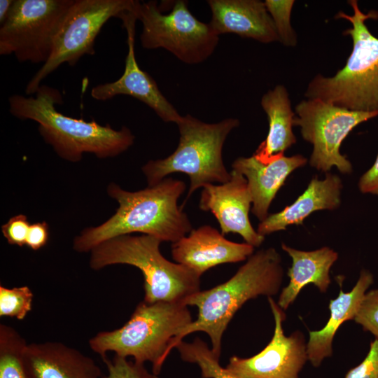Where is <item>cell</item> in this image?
<instances>
[{
  "mask_svg": "<svg viewBox=\"0 0 378 378\" xmlns=\"http://www.w3.org/2000/svg\"><path fill=\"white\" fill-rule=\"evenodd\" d=\"M27 344L15 328L0 324V378H32L25 360Z\"/></svg>",
  "mask_w": 378,
  "mask_h": 378,
  "instance_id": "603a6c76",
  "label": "cell"
},
{
  "mask_svg": "<svg viewBox=\"0 0 378 378\" xmlns=\"http://www.w3.org/2000/svg\"><path fill=\"white\" fill-rule=\"evenodd\" d=\"M25 360L32 378H102L96 362L59 342L28 344Z\"/></svg>",
  "mask_w": 378,
  "mask_h": 378,
  "instance_id": "e0dca14e",
  "label": "cell"
},
{
  "mask_svg": "<svg viewBox=\"0 0 378 378\" xmlns=\"http://www.w3.org/2000/svg\"><path fill=\"white\" fill-rule=\"evenodd\" d=\"M15 0L0 1V24H2L8 15Z\"/></svg>",
  "mask_w": 378,
  "mask_h": 378,
  "instance_id": "d6a6232c",
  "label": "cell"
},
{
  "mask_svg": "<svg viewBox=\"0 0 378 378\" xmlns=\"http://www.w3.org/2000/svg\"><path fill=\"white\" fill-rule=\"evenodd\" d=\"M139 1L74 0L56 33L51 55L27 83L25 94H35L42 80L63 63L75 65L81 57L94 54V41L111 18L135 11Z\"/></svg>",
  "mask_w": 378,
  "mask_h": 378,
  "instance_id": "ba28073f",
  "label": "cell"
},
{
  "mask_svg": "<svg viewBox=\"0 0 378 378\" xmlns=\"http://www.w3.org/2000/svg\"><path fill=\"white\" fill-rule=\"evenodd\" d=\"M176 348L183 360L199 366L202 378H238L220 366V357L214 354L207 344L199 337L190 343L182 341Z\"/></svg>",
  "mask_w": 378,
  "mask_h": 378,
  "instance_id": "cb8c5ba5",
  "label": "cell"
},
{
  "mask_svg": "<svg viewBox=\"0 0 378 378\" xmlns=\"http://www.w3.org/2000/svg\"><path fill=\"white\" fill-rule=\"evenodd\" d=\"M293 125L300 127L304 140L313 146L310 165L327 172L336 167L350 174L352 165L340 149L343 140L359 124L378 116V112L351 111L319 99H307L295 106Z\"/></svg>",
  "mask_w": 378,
  "mask_h": 378,
  "instance_id": "8fae6325",
  "label": "cell"
},
{
  "mask_svg": "<svg viewBox=\"0 0 378 378\" xmlns=\"http://www.w3.org/2000/svg\"><path fill=\"white\" fill-rule=\"evenodd\" d=\"M102 359L107 368V374L102 378H159L149 372L144 364L128 360L125 357L115 355L110 359L106 356Z\"/></svg>",
  "mask_w": 378,
  "mask_h": 378,
  "instance_id": "4316f807",
  "label": "cell"
},
{
  "mask_svg": "<svg viewBox=\"0 0 378 378\" xmlns=\"http://www.w3.org/2000/svg\"><path fill=\"white\" fill-rule=\"evenodd\" d=\"M372 283V274L362 270L351 291L344 293L341 286L337 297L330 300V317L324 327L318 330L309 331L307 353L312 366L319 367L326 358L332 356V342L337 330L345 321L354 319L361 301Z\"/></svg>",
  "mask_w": 378,
  "mask_h": 378,
  "instance_id": "ffe728a7",
  "label": "cell"
},
{
  "mask_svg": "<svg viewBox=\"0 0 378 378\" xmlns=\"http://www.w3.org/2000/svg\"><path fill=\"white\" fill-rule=\"evenodd\" d=\"M74 0H15L0 26V55L44 64L58 28Z\"/></svg>",
  "mask_w": 378,
  "mask_h": 378,
  "instance_id": "30bf717a",
  "label": "cell"
},
{
  "mask_svg": "<svg viewBox=\"0 0 378 378\" xmlns=\"http://www.w3.org/2000/svg\"><path fill=\"white\" fill-rule=\"evenodd\" d=\"M188 307L181 301L143 300L122 327L101 331L90 339V348L101 358L113 352L131 356L137 363L148 361L152 372L158 376L169 354L171 341L193 321Z\"/></svg>",
  "mask_w": 378,
  "mask_h": 378,
  "instance_id": "5b68a950",
  "label": "cell"
},
{
  "mask_svg": "<svg viewBox=\"0 0 378 378\" xmlns=\"http://www.w3.org/2000/svg\"><path fill=\"white\" fill-rule=\"evenodd\" d=\"M30 225L25 215L18 214L11 217L4 224L1 231L9 244L22 246L26 244Z\"/></svg>",
  "mask_w": 378,
  "mask_h": 378,
  "instance_id": "f1b7e54d",
  "label": "cell"
},
{
  "mask_svg": "<svg viewBox=\"0 0 378 378\" xmlns=\"http://www.w3.org/2000/svg\"><path fill=\"white\" fill-rule=\"evenodd\" d=\"M342 183L335 174L328 173L324 180L313 178L305 191L282 211L268 215L260 223L257 232L262 235L283 230L290 225H300L312 213L334 210L340 205Z\"/></svg>",
  "mask_w": 378,
  "mask_h": 378,
  "instance_id": "d6986e66",
  "label": "cell"
},
{
  "mask_svg": "<svg viewBox=\"0 0 378 378\" xmlns=\"http://www.w3.org/2000/svg\"><path fill=\"white\" fill-rule=\"evenodd\" d=\"M179 144L173 153L161 160H149L142 167L148 186H153L174 172L189 176L190 186L183 204L197 189L214 182L225 183L231 178L223 163L222 151L229 133L239 125L235 118L206 123L190 114L176 124Z\"/></svg>",
  "mask_w": 378,
  "mask_h": 378,
  "instance_id": "52a82bcc",
  "label": "cell"
},
{
  "mask_svg": "<svg viewBox=\"0 0 378 378\" xmlns=\"http://www.w3.org/2000/svg\"><path fill=\"white\" fill-rule=\"evenodd\" d=\"M62 103L60 92L46 85L39 87L34 97L13 94L8 98L10 113L20 120L36 122L44 141L63 160L76 162L84 153L99 158L115 157L133 144L134 136L127 127L115 130L110 125L67 116L55 108Z\"/></svg>",
  "mask_w": 378,
  "mask_h": 378,
  "instance_id": "3957f363",
  "label": "cell"
},
{
  "mask_svg": "<svg viewBox=\"0 0 378 378\" xmlns=\"http://www.w3.org/2000/svg\"><path fill=\"white\" fill-rule=\"evenodd\" d=\"M261 106L267 115L269 131L253 156L263 164H269L284 156V152L296 143L292 130L295 114L287 90L281 85L262 96Z\"/></svg>",
  "mask_w": 378,
  "mask_h": 378,
  "instance_id": "7402d4cb",
  "label": "cell"
},
{
  "mask_svg": "<svg viewBox=\"0 0 378 378\" xmlns=\"http://www.w3.org/2000/svg\"><path fill=\"white\" fill-rule=\"evenodd\" d=\"M126 29L128 51L122 76L115 81L94 86L90 94L99 101H106L120 95H129L142 102L164 122L177 124L182 116L159 90L155 80L138 65L135 57V24L136 10L124 15L121 19Z\"/></svg>",
  "mask_w": 378,
  "mask_h": 378,
  "instance_id": "4fadbf2b",
  "label": "cell"
},
{
  "mask_svg": "<svg viewBox=\"0 0 378 378\" xmlns=\"http://www.w3.org/2000/svg\"><path fill=\"white\" fill-rule=\"evenodd\" d=\"M344 378H378V339L370 343L367 356L356 367L350 369Z\"/></svg>",
  "mask_w": 378,
  "mask_h": 378,
  "instance_id": "f546056e",
  "label": "cell"
},
{
  "mask_svg": "<svg viewBox=\"0 0 378 378\" xmlns=\"http://www.w3.org/2000/svg\"><path fill=\"white\" fill-rule=\"evenodd\" d=\"M138 20L142 23L140 41L146 49L164 48L181 62L197 64L215 50L219 36L211 25L197 19L185 1H175L164 14L156 1L139 4Z\"/></svg>",
  "mask_w": 378,
  "mask_h": 378,
  "instance_id": "9c48e42d",
  "label": "cell"
},
{
  "mask_svg": "<svg viewBox=\"0 0 378 378\" xmlns=\"http://www.w3.org/2000/svg\"><path fill=\"white\" fill-rule=\"evenodd\" d=\"M283 276L280 254L274 248L262 249L248 257L225 283L187 298L184 303L197 307V318L171 341L169 354L186 336L200 331L209 335L212 351L220 357L223 333L236 312L251 299L276 295Z\"/></svg>",
  "mask_w": 378,
  "mask_h": 378,
  "instance_id": "7a4b0ae2",
  "label": "cell"
},
{
  "mask_svg": "<svg viewBox=\"0 0 378 378\" xmlns=\"http://www.w3.org/2000/svg\"><path fill=\"white\" fill-rule=\"evenodd\" d=\"M281 248L292 259L287 274L289 283L282 289L277 302L285 311L309 284H314L321 293L327 291L331 283L330 271L338 254L327 246L310 251L298 250L285 244H281Z\"/></svg>",
  "mask_w": 378,
  "mask_h": 378,
  "instance_id": "44dd1931",
  "label": "cell"
},
{
  "mask_svg": "<svg viewBox=\"0 0 378 378\" xmlns=\"http://www.w3.org/2000/svg\"><path fill=\"white\" fill-rule=\"evenodd\" d=\"M306 162L307 159L300 154L284 155L269 164H263L253 156L234 161L232 169L246 177L252 197L251 211L260 222L268 216L270 204L287 177Z\"/></svg>",
  "mask_w": 378,
  "mask_h": 378,
  "instance_id": "ac0fdd59",
  "label": "cell"
},
{
  "mask_svg": "<svg viewBox=\"0 0 378 378\" xmlns=\"http://www.w3.org/2000/svg\"><path fill=\"white\" fill-rule=\"evenodd\" d=\"M209 24L219 36L233 33L264 43L279 41L265 2L258 0H209Z\"/></svg>",
  "mask_w": 378,
  "mask_h": 378,
  "instance_id": "2e32d148",
  "label": "cell"
},
{
  "mask_svg": "<svg viewBox=\"0 0 378 378\" xmlns=\"http://www.w3.org/2000/svg\"><path fill=\"white\" fill-rule=\"evenodd\" d=\"M358 187L363 193L378 195V154L373 165L360 178Z\"/></svg>",
  "mask_w": 378,
  "mask_h": 378,
  "instance_id": "1f68e13d",
  "label": "cell"
},
{
  "mask_svg": "<svg viewBox=\"0 0 378 378\" xmlns=\"http://www.w3.org/2000/svg\"><path fill=\"white\" fill-rule=\"evenodd\" d=\"M267 300L274 320L270 342L251 357H230L225 368L238 378H300L308 360L304 335L298 330L286 336L282 326L286 319L284 310L272 297Z\"/></svg>",
  "mask_w": 378,
  "mask_h": 378,
  "instance_id": "7c38bea8",
  "label": "cell"
},
{
  "mask_svg": "<svg viewBox=\"0 0 378 378\" xmlns=\"http://www.w3.org/2000/svg\"><path fill=\"white\" fill-rule=\"evenodd\" d=\"M34 294L27 286L6 288L0 286V316L23 320L31 311Z\"/></svg>",
  "mask_w": 378,
  "mask_h": 378,
  "instance_id": "d4e9b609",
  "label": "cell"
},
{
  "mask_svg": "<svg viewBox=\"0 0 378 378\" xmlns=\"http://www.w3.org/2000/svg\"><path fill=\"white\" fill-rule=\"evenodd\" d=\"M348 2L353 15L341 11L336 18H344L352 25L344 31L352 39L351 52L344 67L333 76L316 75L304 95L351 111L378 112V38L365 24L367 20L377 18L378 13H364L357 1Z\"/></svg>",
  "mask_w": 378,
  "mask_h": 378,
  "instance_id": "277c9868",
  "label": "cell"
},
{
  "mask_svg": "<svg viewBox=\"0 0 378 378\" xmlns=\"http://www.w3.org/2000/svg\"><path fill=\"white\" fill-rule=\"evenodd\" d=\"M186 190L184 182L172 178L136 192L111 183L108 195L119 204L115 213L99 226L87 227L76 236V252H90L99 244L115 237L139 232L162 241H178L192 230L187 214L177 204Z\"/></svg>",
  "mask_w": 378,
  "mask_h": 378,
  "instance_id": "6da1fadb",
  "label": "cell"
},
{
  "mask_svg": "<svg viewBox=\"0 0 378 378\" xmlns=\"http://www.w3.org/2000/svg\"><path fill=\"white\" fill-rule=\"evenodd\" d=\"M293 0H266L265 4L270 13L279 41L286 46L297 44V35L290 24V15L294 5Z\"/></svg>",
  "mask_w": 378,
  "mask_h": 378,
  "instance_id": "484cf974",
  "label": "cell"
},
{
  "mask_svg": "<svg viewBox=\"0 0 378 378\" xmlns=\"http://www.w3.org/2000/svg\"><path fill=\"white\" fill-rule=\"evenodd\" d=\"M354 320L378 339V289L365 293Z\"/></svg>",
  "mask_w": 378,
  "mask_h": 378,
  "instance_id": "83f0119b",
  "label": "cell"
},
{
  "mask_svg": "<svg viewBox=\"0 0 378 378\" xmlns=\"http://www.w3.org/2000/svg\"><path fill=\"white\" fill-rule=\"evenodd\" d=\"M230 174V179L225 183L203 187L199 207L214 215L223 235L239 234L246 243L258 247L265 236L253 229L248 218L252 197L247 180L236 170L232 169Z\"/></svg>",
  "mask_w": 378,
  "mask_h": 378,
  "instance_id": "5bb4252c",
  "label": "cell"
},
{
  "mask_svg": "<svg viewBox=\"0 0 378 378\" xmlns=\"http://www.w3.org/2000/svg\"><path fill=\"white\" fill-rule=\"evenodd\" d=\"M161 242L148 234H125L109 239L92 249L90 267L94 270L118 264L136 267L144 276V302H184L200 290L201 276L166 259L160 251Z\"/></svg>",
  "mask_w": 378,
  "mask_h": 378,
  "instance_id": "8992f818",
  "label": "cell"
},
{
  "mask_svg": "<svg viewBox=\"0 0 378 378\" xmlns=\"http://www.w3.org/2000/svg\"><path fill=\"white\" fill-rule=\"evenodd\" d=\"M48 239V224L46 221L37 222L30 225L25 245L34 251H37L47 244Z\"/></svg>",
  "mask_w": 378,
  "mask_h": 378,
  "instance_id": "4dcf8cb0",
  "label": "cell"
},
{
  "mask_svg": "<svg viewBox=\"0 0 378 378\" xmlns=\"http://www.w3.org/2000/svg\"><path fill=\"white\" fill-rule=\"evenodd\" d=\"M253 251V246L229 241L209 225L192 230L172 246L173 259L200 276L216 265L245 260Z\"/></svg>",
  "mask_w": 378,
  "mask_h": 378,
  "instance_id": "9a60e30c",
  "label": "cell"
}]
</instances>
